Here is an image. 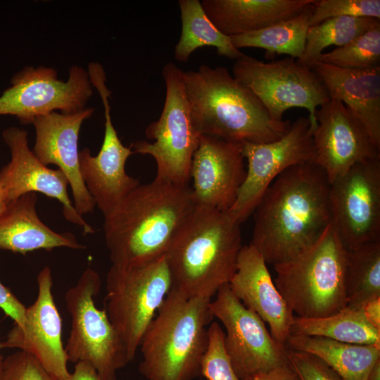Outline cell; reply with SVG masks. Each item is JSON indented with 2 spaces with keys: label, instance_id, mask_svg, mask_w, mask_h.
<instances>
[{
  "label": "cell",
  "instance_id": "cell-1",
  "mask_svg": "<svg viewBox=\"0 0 380 380\" xmlns=\"http://www.w3.org/2000/svg\"><path fill=\"white\" fill-rule=\"evenodd\" d=\"M329 189L316 163L291 166L270 184L253 212L250 243L267 264L288 261L318 239L331 222Z\"/></svg>",
  "mask_w": 380,
  "mask_h": 380
},
{
  "label": "cell",
  "instance_id": "cell-2",
  "mask_svg": "<svg viewBox=\"0 0 380 380\" xmlns=\"http://www.w3.org/2000/svg\"><path fill=\"white\" fill-rule=\"evenodd\" d=\"M196 207L189 185L156 178L140 184L104 217V238L112 265L144 264L165 256Z\"/></svg>",
  "mask_w": 380,
  "mask_h": 380
},
{
  "label": "cell",
  "instance_id": "cell-3",
  "mask_svg": "<svg viewBox=\"0 0 380 380\" xmlns=\"http://www.w3.org/2000/svg\"><path fill=\"white\" fill-rule=\"evenodd\" d=\"M192 123L199 135L236 143L275 141L289 130L290 120H273L245 84L222 66L201 65L184 72Z\"/></svg>",
  "mask_w": 380,
  "mask_h": 380
},
{
  "label": "cell",
  "instance_id": "cell-4",
  "mask_svg": "<svg viewBox=\"0 0 380 380\" xmlns=\"http://www.w3.org/2000/svg\"><path fill=\"white\" fill-rule=\"evenodd\" d=\"M240 225L229 211L196 205L165 253L171 289L210 300L229 284L243 246Z\"/></svg>",
  "mask_w": 380,
  "mask_h": 380
},
{
  "label": "cell",
  "instance_id": "cell-5",
  "mask_svg": "<svg viewBox=\"0 0 380 380\" xmlns=\"http://www.w3.org/2000/svg\"><path fill=\"white\" fill-rule=\"evenodd\" d=\"M210 299L186 297L172 289L140 344V373L147 380H194L201 375L214 318Z\"/></svg>",
  "mask_w": 380,
  "mask_h": 380
},
{
  "label": "cell",
  "instance_id": "cell-6",
  "mask_svg": "<svg viewBox=\"0 0 380 380\" xmlns=\"http://www.w3.org/2000/svg\"><path fill=\"white\" fill-rule=\"evenodd\" d=\"M347 252L331 222L308 248L274 265V284L296 316L324 317L347 307Z\"/></svg>",
  "mask_w": 380,
  "mask_h": 380
},
{
  "label": "cell",
  "instance_id": "cell-7",
  "mask_svg": "<svg viewBox=\"0 0 380 380\" xmlns=\"http://www.w3.org/2000/svg\"><path fill=\"white\" fill-rule=\"evenodd\" d=\"M171 286L165 255L147 263L110 267L104 309L130 362Z\"/></svg>",
  "mask_w": 380,
  "mask_h": 380
},
{
  "label": "cell",
  "instance_id": "cell-8",
  "mask_svg": "<svg viewBox=\"0 0 380 380\" xmlns=\"http://www.w3.org/2000/svg\"><path fill=\"white\" fill-rule=\"evenodd\" d=\"M184 71L174 63L165 65L162 75L165 84V99L158 120L145 129L147 139L130 146L134 153L148 155L156 163L155 178L174 184L188 186L194 153L200 136L191 118L183 78Z\"/></svg>",
  "mask_w": 380,
  "mask_h": 380
},
{
  "label": "cell",
  "instance_id": "cell-9",
  "mask_svg": "<svg viewBox=\"0 0 380 380\" xmlns=\"http://www.w3.org/2000/svg\"><path fill=\"white\" fill-rule=\"evenodd\" d=\"M101 288L99 274L89 267L67 290L64 299L71 317V329L65 350L68 361L87 362L101 380H116L117 371L130 360L106 310L95 305Z\"/></svg>",
  "mask_w": 380,
  "mask_h": 380
},
{
  "label": "cell",
  "instance_id": "cell-10",
  "mask_svg": "<svg viewBox=\"0 0 380 380\" xmlns=\"http://www.w3.org/2000/svg\"><path fill=\"white\" fill-rule=\"evenodd\" d=\"M232 72L276 121L284 120V113L291 108H305L312 134L317 127V108L330 99L317 73L291 57L265 63L244 54L235 60Z\"/></svg>",
  "mask_w": 380,
  "mask_h": 380
},
{
  "label": "cell",
  "instance_id": "cell-11",
  "mask_svg": "<svg viewBox=\"0 0 380 380\" xmlns=\"http://www.w3.org/2000/svg\"><path fill=\"white\" fill-rule=\"evenodd\" d=\"M87 70L72 65L68 80L58 79L56 69L27 65L11 77V86L0 96V115H12L22 124L60 110L74 113L86 108L93 95Z\"/></svg>",
  "mask_w": 380,
  "mask_h": 380
},
{
  "label": "cell",
  "instance_id": "cell-12",
  "mask_svg": "<svg viewBox=\"0 0 380 380\" xmlns=\"http://www.w3.org/2000/svg\"><path fill=\"white\" fill-rule=\"evenodd\" d=\"M209 304L213 317L225 328L224 347L240 380L290 365L288 348L278 343L263 320L222 286Z\"/></svg>",
  "mask_w": 380,
  "mask_h": 380
},
{
  "label": "cell",
  "instance_id": "cell-13",
  "mask_svg": "<svg viewBox=\"0 0 380 380\" xmlns=\"http://www.w3.org/2000/svg\"><path fill=\"white\" fill-rule=\"evenodd\" d=\"M247 161L245 179L229 213L239 223L254 212L270 184L291 166L315 163L316 153L308 118L299 117L281 138L267 143H242Z\"/></svg>",
  "mask_w": 380,
  "mask_h": 380
},
{
  "label": "cell",
  "instance_id": "cell-14",
  "mask_svg": "<svg viewBox=\"0 0 380 380\" xmlns=\"http://www.w3.org/2000/svg\"><path fill=\"white\" fill-rule=\"evenodd\" d=\"M329 202L347 251L380 241V158L355 164L331 182Z\"/></svg>",
  "mask_w": 380,
  "mask_h": 380
},
{
  "label": "cell",
  "instance_id": "cell-15",
  "mask_svg": "<svg viewBox=\"0 0 380 380\" xmlns=\"http://www.w3.org/2000/svg\"><path fill=\"white\" fill-rule=\"evenodd\" d=\"M90 81L99 92L104 108L105 131L96 156H92L88 148L80 151V171L96 206L106 217L140 182L125 171V163L134 153L130 146L122 144L113 126L109 102L111 92L106 86V73L96 72L91 76Z\"/></svg>",
  "mask_w": 380,
  "mask_h": 380
},
{
  "label": "cell",
  "instance_id": "cell-16",
  "mask_svg": "<svg viewBox=\"0 0 380 380\" xmlns=\"http://www.w3.org/2000/svg\"><path fill=\"white\" fill-rule=\"evenodd\" d=\"M38 294L26 308L22 326L14 324L3 348H18L31 354L55 380H68V361L62 341V319L52 294L51 269L46 266L37 277Z\"/></svg>",
  "mask_w": 380,
  "mask_h": 380
},
{
  "label": "cell",
  "instance_id": "cell-17",
  "mask_svg": "<svg viewBox=\"0 0 380 380\" xmlns=\"http://www.w3.org/2000/svg\"><path fill=\"white\" fill-rule=\"evenodd\" d=\"M312 132L315 163L333 182L355 164L380 158V149L355 113L341 101L330 99L317 108Z\"/></svg>",
  "mask_w": 380,
  "mask_h": 380
},
{
  "label": "cell",
  "instance_id": "cell-18",
  "mask_svg": "<svg viewBox=\"0 0 380 380\" xmlns=\"http://www.w3.org/2000/svg\"><path fill=\"white\" fill-rule=\"evenodd\" d=\"M2 137L11 153L9 163L0 170V187L8 202L28 193L43 194L62 204L68 222L81 227L84 234H93L94 229L77 213L69 198L67 177L59 169H51L39 160L29 147L27 132L10 127L3 131Z\"/></svg>",
  "mask_w": 380,
  "mask_h": 380
},
{
  "label": "cell",
  "instance_id": "cell-19",
  "mask_svg": "<svg viewBox=\"0 0 380 380\" xmlns=\"http://www.w3.org/2000/svg\"><path fill=\"white\" fill-rule=\"evenodd\" d=\"M246 173L241 143L200 136L190 169L196 205L229 211Z\"/></svg>",
  "mask_w": 380,
  "mask_h": 380
},
{
  "label": "cell",
  "instance_id": "cell-20",
  "mask_svg": "<svg viewBox=\"0 0 380 380\" xmlns=\"http://www.w3.org/2000/svg\"><path fill=\"white\" fill-rule=\"evenodd\" d=\"M94 112L91 107L70 114L53 111L36 118L32 122L35 129L33 153L42 163L53 164L65 175L74 207L82 216L92 213L96 206L80 175L78 150L82 125Z\"/></svg>",
  "mask_w": 380,
  "mask_h": 380
},
{
  "label": "cell",
  "instance_id": "cell-21",
  "mask_svg": "<svg viewBox=\"0 0 380 380\" xmlns=\"http://www.w3.org/2000/svg\"><path fill=\"white\" fill-rule=\"evenodd\" d=\"M228 285L247 308L269 324L272 336L286 346L294 314L278 291L263 258L251 244L242 246Z\"/></svg>",
  "mask_w": 380,
  "mask_h": 380
},
{
  "label": "cell",
  "instance_id": "cell-22",
  "mask_svg": "<svg viewBox=\"0 0 380 380\" xmlns=\"http://www.w3.org/2000/svg\"><path fill=\"white\" fill-rule=\"evenodd\" d=\"M310 68L323 82L330 99L341 101L355 113L380 149V66L349 70L316 61Z\"/></svg>",
  "mask_w": 380,
  "mask_h": 380
},
{
  "label": "cell",
  "instance_id": "cell-23",
  "mask_svg": "<svg viewBox=\"0 0 380 380\" xmlns=\"http://www.w3.org/2000/svg\"><path fill=\"white\" fill-rule=\"evenodd\" d=\"M37 201L36 194L28 193L7 205L0 215V249L25 255L41 249L86 248L72 233H58L46 225L37 215Z\"/></svg>",
  "mask_w": 380,
  "mask_h": 380
},
{
  "label": "cell",
  "instance_id": "cell-24",
  "mask_svg": "<svg viewBox=\"0 0 380 380\" xmlns=\"http://www.w3.org/2000/svg\"><path fill=\"white\" fill-rule=\"evenodd\" d=\"M315 0H203L213 23L227 36L258 30L294 17Z\"/></svg>",
  "mask_w": 380,
  "mask_h": 380
},
{
  "label": "cell",
  "instance_id": "cell-25",
  "mask_svg": "<svg viewBox=\"0 0 380 380\" xmlns=\"http://www.w3.org/2000/svg\"><path fill=\"white\" fill-rule=\"evenodd\" d=\"M286 346L316 355L342 380H367L380 359V346L347 343L320 336L289 335Z\"/></svg>",
  "mask_w": 380,
  "mask_h": 380
},
{
  "label": "cell",
  "instance_id": "cell-26",
  "mask_svg": "<svg viewBox=\"0 0 380 380\" xmlns=\"http://www.w3.org/2000/svg\"><path fill=\"white\" fill-rule=\"evenodd\" d=\"M290 335L320 336L347 343L380 346V330L367 321L363 308L348 306L324 317L303 318L294 315Z\"/></svg>",
  "mask_w": 380,
  "mask_h": 380
},
{
  "label": "cell",
  "instance_id": "cell-27",
  "mask_svg": "<svg viewBox=\"0 0 380 380\" xmlns=\"http://www.w3.org/2000/svg\"><path fill=\"white\" fill-rule=\"evenodd\" d=\"M182 34L175 47L177 61L186 62L191 53L205 46H214L218 55L236 60L244 55L220 32L205 13L198 0H179Z\"/></svg>",
  "mask_w": 380,
  "mask_h": 380
},
{
  "label": "cell",
  "instance_id": "cell-28",
  "mask_svg": "<svg viewBox=\"0 0 380 380\" xmlns=\"http://www.w3.org/2000/svg\"><path fill=\"white\" fill-rule=\"evenodd\" d=\"M312 4L291 18L258 30L229 36L231 42L237 49L247 47L265 49V57L270 59L281 54L300 59L305 51Z\"/></svg>",
  "mask_w": 380,
  "mask_h": 380
},
{
  "label": "cell",
  "instance_id": "cell-29",
  "mask_svg": "<svg viewBox=\"0 0 380 380\" xmlns=\"http://www.w3.org/2000/svg\"><path fill=\"white\" fill-rule=\"evenodd\" d=\"M345 291L351 308H362L380 298V241L348 251Z\"/></svg>",
  "mask_w": 380,
  "mask_h": 380
},
{
  "label": "cell",
  "instance_id": "cell-30",
  "mask_svg": "<svg viewBox=\"0 0 380 380\" xmlns=\"http://www.w3.org/2000/svg\"><path fill=\"white\" fill-rule=\"evenodd\" d=\"M380 19L367 17L338 16L309 27L303 55L297 60L310 68L327 47H341L365 32Z\"/></svg>",
  "mask_w": 380,
  "mask_h": 380
},
{
  "label": "cell",
  "instance_id": "cell-31",
  "mask_svg": "<svg viewBox=\"0 0 380 380\" xmlns=\"http://www.w3.org/2000/svg\"><path fill=\"white\" fill-rule=\"evenodd\" d=\"M317 61L349 70L380 66V20L346 45L322 53Z\"/></svg>",
  "mask_w": 380,
  "mask_h": 380
},
{
  "label": "cell",
  "instance_id": "cell-32",
  "mask_svg": "<svg viewBox=\"0 0 380 380\" xmlns=\"http://www.w3.org/2000/svg\"><path fill=\"white\" fill-rule=\"evenodd\" d=\"M367 17L380 19L379 0H315L310 27L334 17Z\"/></svg>",
  "mask_w": 380,
  "mask_h": 380
},
{
  "label": "cell",
  "instance_id": "cell-33",
  "mask_svg": "<svg viewBox=\"0 0 380 380\" xmlns=\"http://www.w3.org/2000/svg\"><path fill=\"white\" fill-rule=\"evenodd\" d=\"M208 344L201 375L207 380H240L234 372L224 347V333L217 322L208 327Z\"/></svg>",
  "mask_w": 380,
  "mask_h": 380
},
{
  "label": "cell",
  "instance_id": "cell-34",
  "mask_svg": "<svg viewBox=\"0 0 380 380\" xmlns=\"http://www.w3.org/2000/svg\"><path fill=\"white\" fill-rule=\"evenodd\" d=\"M0 380H55L31 354L19 350L4 358Z\"/></svg>",
  "mask_w": 380,
  "mask_h": 380
},
{
  "label": "cell",
  "instance_id": "cell-35",
  "mask_svg": "<svg viewBox=\"0 0 380 380\" xmlns=\"http://www.w3.org/2000/svg\"><path fill=\"white\" fill-rule=\"evenodd\" d=\"M288 357L300 380H342L335 371L315 355L288 348Z\"/></svg>",
  "mask_w": 380,
  "mask_h": 380
},
{
  "label": "cell",
  "instance_id": "cell-36",
  "mask_svg": "<svg viewBox=\"0 0 380 380\" xmlns=\"http://www.w3.org/2000/svg\"><path fill=\"white\" fill-rule=\"evenodd\" d=\"M0 309L11 317L14 324L22 326L25 319L26 307L12 291L0 281Z\"/></svg>",
  "mask_w": 380,
  "mask_h": 380
},
{
  "label": "cell",
  "instance_id": "cell-37",
  "mask_svg": "<svg viewBox=\"0 0 380 380\" xmlns=\"http://www.w3.org/2000/svg\"><path fill=\"white\" fill-rule=\"evenodd\" d=\"M242 380H300L291 364Z\"/></svg>",
  "mask_w": 380,
  "mask_h": 380
},
{
  "label": "cell",
  "instance_id": "cell-38",
  "mask_svg": "<svg viewBox=\"0 0 380 380\" xmlns=\"http://www.w3.org/2000/svg\"><path fill=\"white\" fill-rule=\"evenodd\" d=\"M68 380H101L95 368L87 362H77Z\"/></svg>",
  "mask_w": 380,
  "mask_h": 380
},
{
  "label": "cell",
  "instance_id": "cell-39",
  "mask_svg": "<svg viewBox=\"0 0 380 380\" xmlns=\"http://www.w3.org/2000/svg\"><path fill=\"white\" fill-rule=\"evenodd\" d=\"M362 308L367 321L380 330V298L367 303Z\"/></svg>",
  "mask_w": 380,
  "mask_h": 380
},
{
  "label": "cell",
  "instance_id": "cell-40",
  "mask_svg": "<svg viewBox=\"0 0 380 380\" xmlns=\"http://www.w3.org/2000/svg\"><path fill=\"white\" fill-rule=\"evenodd\" d=\"M367 380H380V359L372 367Z\"/></svg>",
  "mask_w": 380,
  "mask_h": 380
},
{
  "label": "cell",
  "instance_id": "cell-41",
  "mask_svg": "<svg viewBox=\"0 0 380 380\" xmlns=\"http://www.w3.org/2000/svg\"><path fill=\"white\" fill-rule=\"evenodd\" d=\"M8 203L4 191L0 187V215L4 212Z\"/></svg>",
  "mask_w": 380,
  "mask_h": 380
},
{
  "label": "cell",
  "instance_id": "cell-42",
  "mask_svg": "<svg viewBox=\"0 0 380 380\" xmlns=\"http://www.w3.org/2000/svg\"><path fill=\"white\" fill-rule=\"evenodd\" d=\"M2 349L1 348V341H0V350ZM4 357L1 355V352H0V370L1 369V367H2V365H3V362H4Z\"/></svg>",
  "mask_w": 380,
  "mask_h": 380
}]
</instances>
